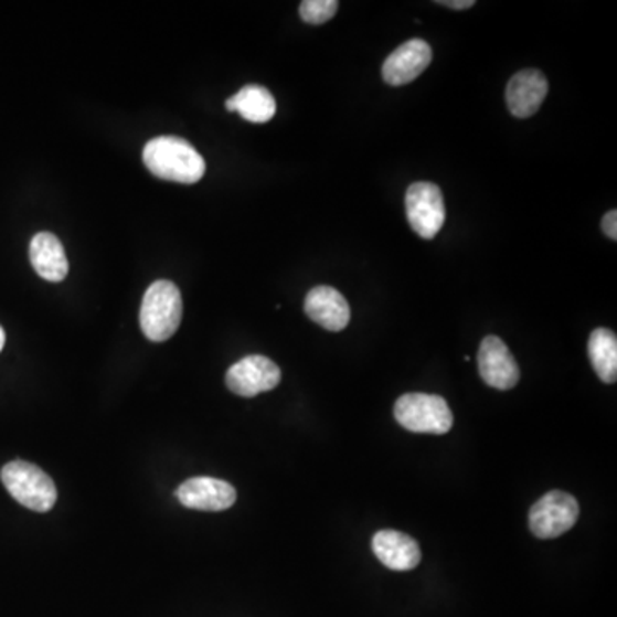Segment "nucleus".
Here are the masks:
<instances>
[{
  "label": "nucleus",
  "mask_w": 617,
  "mask_h": 617,
  "mask_svg": "<svg viewBox=\"0 0 617 617\" xmlns=\"http://www.w3.org/2000/svg\"><path fill=\"white\" fill-rule=\"evenodd\" d=\"M142 161L158 179L196 184L206 172V163L194 146L175 136H160L151 139L142 151Z\"/></svg>",
  "instance_id": "obj_1"
},
{
  "label": "nucleus",
  "mask_w": 617,
  "mask_h": 617,
  "mask_svg": "<svg viewBox=\"0 0 617 617\" xmlns=\"http://www.w3.org/2000/svg\"><path fill=\"white\" fill-rule=\"evenodd\" d=\"M182 321V296L175 284L158 280L150 285L142 299L139 325L151 342H167Z\"/></svg>",
  "instance_id": "obj_2"
},
{
  "label": "nucleus",
  "mask_w": 617,
  "mask_h": 617,
  "mask_svg": "<svg viewBox=\"0 0 617 617\" xmlns=\"http://www.w3.org/2000/svg\"><path fill=\"white\" fill-rule=\"evenodd\" d=\"M0 479L9 494L28 510L46 513L57 501L54 480L36 465L23 460L11 461L2 468Z\"/></svg>",
  "instance_id": "obj_3"
},
{
  "label": "nucleus",
  "mask_w": 617,
  "mask_h": 617,
  "mask_svg": "<svg viewBox=\"0 0 617 617\" xmlns=\"http://www.w3.org/2000/svg\"><path fill=\"white\" fill-rule=\"evenodd\" d=\"M395 418L400 426L415 434L449 433L453 427V412L443 396L427 393H407L395 403Z\"/></svg>",
  "instance_id": "obj_4"
},
{
  "label": "nucleus",
  "mask_w": 617,
  "mask_h": 617,
  "mask_svg": "<svg viewBox=\"0 0 617 617\" xmlns=\"http://www.w3.org/2000/svg\"><path fill=\"white\" fill-rule=\"evenodd\" d=\"M579 504L572 494L551 491L533 504L529 525L539 539H556L578 522Z\"/></svg>",
  "instance_id": "obj_5"
},
{
  "label": "nucleus",
  "mask_w": 617,
  "mask_h": 617,
  "mask_svg": "<svg viewBox=\"0 0 617 617\" xmlns=\"http://www.w3.org/2000/svg\"><path fill=\"white\" fill-rule=\"evenodd\" d=\"M407 219L418 237H436L446 220L445 200L442 189L433 182H415L408 188L405 196Z\"/></svg>",
  "instance_id": "obj_6"
},
{
  "label": "nucleus",
  "mask_w": 617,
  "mask_h": 617,
  "mask_svg": "<svg viewBox=\"0 0 617 617\" xmlns=\"http://www.w3.org/2000/svg\"><path fill=\"white\" fill-rule=\"evenodd\" d=\"M281 381V371L265 355H249L232 365L226 372V387L234 395L253 396L272 392Z\"/></svg>",
  "instance_id": "obj_7"
},
{
  "label": "nucleus",
  "mask_w": 617,
  "mask_h": 617,
  "mask_svg": "<svg viewBox=\"0 0 617 617\" xmlns=\"http://www.w3.org/2000/svg\"><path fill=\"white\" fill-rule=\"evenodd\" d=\"M479 372L487 386L508 392L520 381V369L507 343L498 337H486L480 343Z\"/></svg>",
  "instance_id": "obj_8"
},
{
  "label": "nucleus",
  "mask_w": 617,
  "mask_h": 617,
  "mask_svg": "<svg viewBox=\"0 0 617 617\" xmlns=\"http://www.w3.org/2000/svg\"><path fill=\"white\" fill-rule=\"evenodd\" d=\"M175 496L182 507L189 510L211 511V513L228 510L237 501L234 486L213 477H194L185 480L177 489Z\"/></svg>",
  "instance_id": "obj_9"
},
{
  "label": "nucleus",
  "mask_w": 617,
  "mask_h": 617,
  "mask_svg": "<svg viewBox=\"0 0 617 617\" xmlns=\"http://www.w3.org/2000/svg\"><path fill=\"white\" fill-rule=\"evenodd\" d=\"M433 62V49L421 39L408 40L386 58L383 77L387 85H408L417 79Z\"/></svg>",
  "instance_id": "obj_10"
},
{
  "label": "nucleus",
  "mask_w": 617,
  "mask_h": 617,
  "mask_svg": "<svg viewBox=\"0 0 617 617\" xmlns=\"http://www.w3.org/2000/svg\"><path fill=\"white\" fill-rule=\"evenodd\" d=\"M304 311L316 325L328 331L345 330L352 316L345 297L328 285H319L307 294Z\"/></svg>",
  "instance_id": "obj_11"
},
{
  "label": "nucleus",
  "mask_w": 617,
  "mask_h": 617,
  "mask_svg": "<svg viewBox=\"0 0 617 617\" xmlns=\"http://www.w3.org/2000/svg\"><path fill=\"white\" fill-rule=\"evenodd\" d=\"M547 92V79L541 71H520L508 83V108L518 119H529L533 114H538L539 108L544 104Z\"/></svg>",
  "instance_id": "obj_12"
},
{
  "label": "nucleus",
  "mask_w": 617,
  "mask_h": 617,
  "mask_svg": "<svg viewBox=\"0 0 617 617\" xmlns=\"http://www.w3.org/2000/svg\"><path fill=\"white\" fill-rule=\"evenodd\" d=\"M372 551L377 560L392 572H411L422 560L417 541L398 532V530H381L372 538Z\"/></svg>",
  "instance_id": "obj_13"
},
{
  "label": "nucleus",
  "mask_w": 617,
  "mask_h": 617,
  "mask_svg": "<svg viewBox=\"0 0 617 617\" xmlns=\"http://www.w3.org/2000/svg\"><path fill=\"white\" fill-rule=\"evenodd\" d=\"M30 262L43 280L58 284L70 273L66 251L51 232H40L30 244Z\"/></svg>",
  "instance_id": "obj_14"
},
{
  "label": "nucleus",
  "mask_w": 617,
  "mask_h": 617,
  "mask_svg": "<svg viewBox=\"0 0 617 617\" xmlns=\"http://www.w3.org/2000/svg\"><path fill=\"white\" fill-rule=\"evenodd\" d=\"M225 107L226 110L237 111L242 119L254 124L269 123L276 114L275 96L257 85L244 86L225 102Z\"/></svg>",
  "instance_id": "obj_15"
},
{
  "label": "nucleus",
  "mask_w": 617,
  "mask_h": 617,
  "mask_svg": "<svg viewBox=\"0 0 617 617\" xmlns=\"http://www.w3.org/2000/svg\"><path fill=\"white\" fill-rule=\"evenodd\" d=\"M588 357L592 368L604 383L613 384L617 380V338L607 328H597L588 340Z\"/></svg>",
  "instance_id": "obj_16"
},
{
  "label": "nucleus",
  "mask_w": 617,
  "mask_h": 617,
  "mask_svg": "<svg viewBox=\"0 0 617 617\" xmlns=\"http://www.w3.org/2000/svg\"><path fill=\"white\" fill-rule=\"evenodd\" d=\"M337 0H304L300 4V18L309 24H322L337 14Z\"/></svg>",
  "instance_id": "obj_17"
},
{
  "label": "nucleus",
  "mask_w": 617,
  "mask_h": 617,
  "mask_svg": "<svg viewBox=\"0 0 617 617\" xmlns=\"http://www.w3.org/2000/svg\"><path fill=\"white\" fill-rule=\"evenodd\" d=\"M603 231L607 237L613 238L616 241L617 238V211L613 210L609 213H606L603 220Z\"/></svg>",
  "instance_id": "obj_18"
},
{
  "label": "nucleus",
  "mask_w": 617,
  "mask_h": 617,
  "mask_svg": "<svg viewBox=\"0 0 617 617\" xmlns=\"http://www.w3.org/2000/svg\"><path fill=\"white\" fill-rule=\"evenodd\" d=\"M437 4L446 6V8L457 9V11H460V9H468L476 6V0H443V2H437Z\"/></svg>",
  "instance_id": "obj_19"
},
{
  "label": "nucleus",
  "mask_w": 617,
  "mask_h": 617,
  "mask_svg": "<svg viewBox=\"0 0 617 617\" xmlns=\"http://www.w3.org/2000/svg\"><path fill=\"white\" fill-rule=\"evenodd\" d=\"M4 343H6V333L4 330H2V327H0V350L4 349Z\"/></svg>",
  "instance_id": "obj_20"
}]
</instances>
